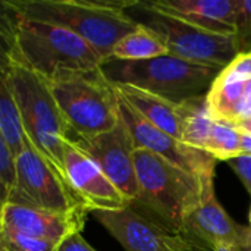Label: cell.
I'll list each match as a JSON object with an SVG mask.
<instances>
[{
	"instance_id": "cell-1",
	"label": "cell",
	"mask_w": 251,
	"mask_h": 251,
	"mask_svg": "<svg viewBox=\"0 0 251 251\" xmlns=\"http://www.w3.org/2000/svg\"><path fill=\"white\" fill-rule=\"evenodd\" d=\"M1 7V60H16L46 81L103 66L96 49L72 31L22 18L6 0Z\"/></svg>"
},
{
	"instance_id": "cell-2",
	"label": "cell",
	"mask_w": 251,
	"mask_h": 251,
	"mask_svg": "<svg viewBox=\"0 0 251 251\" xmlns=\"http://www.w3.org/2000/svg\"><path fill=\"white\" fill-rule=\"evenodd\" d=\"M22 18L53 24L72 31L109 60L115 46L138 24L129 16L132 1L94 0H9Z\"/></svg>"
},
{
	"instance_id": "cell-3",
	"label": "cell",
	"mask_w": 251,
	"mask_h": 251,
	"mask_svg": "<svg viewBox=\"0 0 251 251\" xmlns=\"http://www.w3.org/2000/svg\"><path fill=\"white\" fill-rule=\"evenodd\" d=\"M134 163L138 197L132 206L149 210L159 224L182 235L187 218L201 201V178L147 149H135Z\"/></svg>"
},
{
	"instance_id": "cell-4",
	"label": "cell",
	"mask_w": 251,
	"mask_h": 251,
	"mask_svg": "<svg viewBox=\"0 0 251 251\" xmlns=\"http://www.w3.org/2000/svg\"><path fill=\"white\" fill-rule=\"evenodd\" d=\"M1 72L6 74L16 99L25 135L68 181L65 172V143L71 138V129L47 81L16 60H1Z\"/></svg>"
},
{
	"instance_id": "cell-5",
	"label": "cell",
	"mask_w": 251,
	"mask_h": 251,
	"mask_svg": "<svg viewBox=\"0 0 251 251\" xmlns=\"http://www.w3.org/2000/svg\"><path fill=\"white\" fill-rule=\"evenodd\" d=\"M47 84L71 132L76 137L109 132L122 119L116 85L101 68L63 74Z\"/></svg>"
},
{
	"instance_id": "cell-6",
	"label": "cell",
	"mask_w": 251,
	"mask_h": 251,
	"mask_svg": "<svg viewBox=\"0 0 251 251\" xmlns=\"http://www.w3.org/2000/svg\"><path fill=\"white\" fill-rule=\"evenodd\" d=\"M101 69L113 84L132 85L174 103L203 96L224 71L171 54L137 62L109 59Z\"/></svg>"
},
{
	"instance_id": "cell-7",
	"label": "cell",
	"mask_w": 251,
	"mask_h": 251,
	"mask_svg": "<svg viewBox=\"0 0 251 251\" xmlns=\"http://www.w3.org/2000/svg\"><path fill=\"white\" fill-rule=\"evenodd\" d=\"M128 13L137 24L151 29L163 41L171 56L221 69H225L238 56L234 35L206 31L154 7L150 0H134Z\"/></svg>"
},
{
	"instance_id": "cell-8",
	"label": "cell",
	"mask_w": 251,
	"mask_h": 251,
	"mask_svg": "<svg viewBox=\"0 0 251 251\" xmlns=\"http://www.w3.org/2000/svg\"><path fill=\"white\" fill-rule=\"evenodd\" d=\"M16 166L18 181L7 203L59 213L90 209L26 135Z\"/></svg>"
},
{
	"instance_id": "cell-9",
	"label": "cell",
	"mask_w": 251,
	"mask_h": 251,
	"mask_svg": "<svg viewBox=\"0 0 251 251\" xmlns=\"http://www.w3.org/2000/svg\"><path fill=\"white\" fill-rule=\"evenodd\" d=\"M94 219L125 251H197V244L151 221L132 204L116 210H93Z\"/></svg>"
},
{
	"instance_id": "cell-10",
	"label": "cell",
	"mask_w": 251,
	"mask_h": 251,
	"mask_svg": "<svg viewBox=\"0 0 251 251\" xmlns=\"http://www.w3.org/2000/svg\"><path fill=\"white\" fill-rule=\"evenodd\" d=\"M81 151H84L106 176L119 188V191L132 204L138 197V182L134 163V138L124 119L109 132L93 137L69 138Z\"/></svg>"
},
{
	"instance_id": "cell-11",
	"label": "cell",
	"mask_w": 251,
	"mask_h": 251,
	"mask_svg": "<svg viewBox=\"0 0 251 251\" xmlns=\"http://www.w3.org/2000/svg\"><path fill=\"white\" fill-rule=\"evenodd\" d=\"M119 94V93H118ZM121 116L125 121L132 138L135 149H147L175 166L199 176L204 178L215 175L216 159L207 151L194 149L184 141L172 137L171 134L162 131L151 122H149L143 115H140L121 94Z\"/></svg>"
},
{
	"instance_id": "cell-12",
	"label": "cell",
	"mask_w": 251,
	"mask_h": 251,
	"mask_svg": "<svg viewBox=\"0 0 251 251\" xmlns=\"http://www.w3.org/2000/svg\"><path fill=\"white\" fill-rule=\"evenodd\" d=\"M88 212L91 213L90 209H78L68 213H59L6 203L1 206L0 231L59 246L69 235L84 229L85 215Z\"/></svg>"
},
{
	"instance_id": "cell-13",
	"label": "cell",
	"mask_w": 251,
	"mask_h": 251,
	"mask_svg": "<svg viewBox=\"0 0 251 251\" xmlns=\"http://www.w3.org/2000/svg\"><path fill=\"white\" fill-rule=\"evenodd\" d=\"M201 181V201L187 218L182 235L194 243L201 241L212 250L218 246H234L238 249L244 243L250 226L238 225L221 206L215 193V175L204 176Z\"/></svg>"
},
{
	"instance_id": "cell-14",
	"label": "cell",
	"mask_w": 251,
	"mask_h": 251,
	"mask_svg": "<svg viewBox=\"0 0 251 251\" xmlns=\"http://www.w3.org/2000/svg\"><path fill=\"white\" fill-rule=\"evenodd\" d=\"M65 172L71 187L91 212L116 210L131 204L99 165L69 138L65 143Z\"/></svg>"
},
{
	"instance_id": "cell-15",
	"label": "cell",
	"mask_w": 251,
	"mask_h": 251,
	"mask_svg": "<svg viewBox=\"0 0 251 251\" xmlns=\"http://www.w3.org/2000/svg\"><path fill=\"white\" fill-rule=\"evenodd\" d=\"M163 12L175 15L206 31L235 35L240 0H150Z\"/></svg>"
},
{
	"instance_id": "cell-16",
	"label": "cell",
	"mask_w": 251,
	"mask_h": 251,
	"mask_svg": "<svg viewBox=\"0 0 251 251\" xmlns=\"http://www.w3.org/2000/svg\"><path fill=\"white\" fill-rule=\"evenodd\" d=\"M118 93L149 122L182 141L181 104L132 85L115 84Z\"/></svg>"
},
{
	"instance_id": "cell-17",
	"label": "cell",
	"mask_w": 251,
	"mask_h": 251,
	"mask_svg": "<svg viewBox=\"0 0 251 251\" xmlns=\"http://www.w3.org/2000/svg\"><path fill=\"white\" fill-rule=\"evenodd\" d=\"M246 79L247 76L235 75L226 69L221 71L207 91V104L215 121L234 124L240 119Z\"/></svg>"
},
{
	"instance_id": "cell-18",
	"label": "cell",
	"mask_w": 251,
	"mask_h": 251,
	"mask_svg": "<svg viewBox=\"0 0 251 251\" xmlns=\"http://www.w3.org/2000/svg\"><path fill=\"white\" fill-rule=\"evenodd\" d=\"M179 104L182 119V141L194 149L207 151L212 129L216 122L209 110L207 94L191 97Z\"/></svg>"
},
{
	"instance_id": "cell-19",
	"label": "cell",
	"mask_w": 251,
	"mask_h": 251,
	"mask_svg": "<svg viewBox=\"0 0 251 251\" xmlns=\"http://www.w3.org/2000/svg\"><path fill=\"white\" fill-rule=\"evenodd\" d=\"M0 138L18 157L25 146L22 116L6 74L0 78Z\"/></svg>"
},
{
	"instance_id": "cell-20",
	"label": "cell",
	"mask_w": 251,
	"mask_h": 251,
	"mask_svg": "<svg viewBox=\"0 0 251 251\" xmlns=\"http://www.w3.org/2000/svg\"><path fill=\"white\" fill-rule=\"evenodd\" d=\"M169 54L163 41L149 28L138 24V28L125 35L113 49L112 57L115 60L137 62L149 60L159 56Z\"/></svg>"
},
{
	"instance_id": "cell-21",
	"label": "cell",
	"mask_w": 251,
	"mask_h": 251,
	"mask_svg": "<svg viewBox=\"0 0 251 251\" xmlns=\"http://www.w3.org/2000/svg\"><path fill=\"white\" fill-rule=\"evenodd\" d=\"M207 153H210L216 160L226 162L241 156L240 129L232 124L216 121L209 140Z\"/></svg>"
},
{
	"instance_id": "cell-22",
	"label": "cell",
	"mask_w": 251,
	"mask_h": 251,
	"mask_svg": "<svg viewBox=\"0 0 251 251\" xmlns=\"http://www.w3.org/2000/svg\"><path fill=\"white\" fill-rule=\"evenodd\" d=\"M18 181L16 156L0 138V182H1V206L7 203Z\"/></svg>"
},
{
	"instance_id": "cell-23",
	"label": "cell",
	"mask_w": 251,
	"mask_h": 251,
	"mask_svg": "<svg viewBox=\"0 0 251 251\" xmlns=\"http://www.w3.org/2000/svg\"><path fill=\"white\" fill-rule=\"evenodd\" d=\"M57 244L0 231V251H56Z\"/></svg>"
},
{
	"instance_id": "cell-24",
	"label": "cell",
	"mask_w": 251,
	"mask_h": 251,
	"mask_svg": "<svg viewBox=\"0 0 251 251\" xmlns=\"http://www.w3.org/2000/svg\"><path fill=\"white\" fill-rule=\"evenodd\" d=\"M234 40L238 54L251 53V0H240Z\"/></svg>"
},
{
	"instance_id": "cell-25",
	"label": "cell",
	"mask_w": 251,
	"mask_h": 251,
	"mask_svg": "<svg viewBox=\"0 0 251 251\" xmlns=\"http://www.w3.org/2000/svg\"><path fill=\"white\" fill-rule=\"evenodd\" d=\"M228 165L238 175V178L251 196V156H238L235 159L228 160Z\"/></svg>"
},
{
	"instance_id": "cell-26",
	"label": "cell",
	"mask_w": 251,
	"mask_h": 251,
	"mask_svg": "<svg viewBox=\"0 0 251 251\" xmlns=\"http://www.w3.org/2000/svg\"><path fill=\"white\" fill-rule=\"evenodd\" d=\"M56 251H96L81 235V232H75L65 238Z\"/></svg>"
},
{
	"instance_id": "cell-27",
	"label": "cell",
	"mask_w": 251,
	"mask_h": 251,
	"mask_svg": "<svg viewBox=\"0 0 251 251\" xmlns=\"http://www.w3.org/2000/svg\"><path fill=\"white\" fill-rule=\"evenodd\" d=\"M251 118V76L246 79V88H244V97L241 104V116L240 119Z\"/></svg>"
},
{
	"instance_id": "cell-28",
	"label": "cell",
	"mask_w": 251,
	"mask_h": 251,
	"mask_svg": "<svg viewBox=\"0 0 251 251\" xmlns=\"http://www.w3.org/2000/svg\"><path fill=\"white\" fill-rule=\"evenodd\" d=\"M240 141H241V156H251V134H247L240 129Z\"/></svg>"
},
{
	"instance_id": "cell-29",
	"label": "cell",
	"mask_w": 251,
	"mask_h": 251,
	"mask_svg": "<svg viewBox=\"0 0 251 251\" xmlns=\"http://www.w3.org/2000/svg\"><path fill=\"white\" fill-rule=\"evenodd\" d=\"M234 126H237L238 129L247 132V134H251V118H244V119H238L237 122L232 124Z\"/></svg>"
},
{
	"instance_id": "cell-30",
	"label": "cell",
	"mask_w": 251,
	"mask_h": 251,
	"mask_svg": "<svg viewBox=\"0 0 251 251\" xmlns=\"http://www.w3.org/2000/svg\"><path fill=\"white\" fill-rule=\"evenodd\" d=\"M238 251H251V226L249 229V234L244 240V243L238 247Z\"/></svg>"
},
{
	"instance_id": "cell-31",
	"label": "cell",
	"mask_w": 251,
	"mask_h": 251,
	"mask_svg": "<svg viewBox=\"0 0 251 251\" xmlns=\"http://www.w3.org/2000/svg\"><path fill=\"white\" fill-rule=\"evenodd\" d=\"M212 251H238V249L234 247V246H218Z\"/></svg>"
},
{
	"instance_id": "cell-32",
	"label": "cell",
	"mask_w": 251,
	"mask_h": 251,
	"mask_svg": "<svg viewBox=\"0 0 251 251\" xmlns=\"http://www.w3.org/2000/svg\"><path fill=\"white\" fill-rule=\"evenodd\" d=\"M250 224H251V212H250Z\"/></svg>"
}]
</instances>
